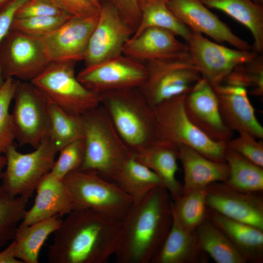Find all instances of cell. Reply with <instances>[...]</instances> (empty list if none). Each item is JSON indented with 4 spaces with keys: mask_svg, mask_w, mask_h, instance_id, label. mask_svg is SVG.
<instances>
[{
    "mask_svg": "<svg viewBox=\"0 0 263 263\" xmlns=\"http://www.w3.org/2000/svg\"><path fill=\"white\" fill-rule=\"evenodd\" d=\"M144 63L147 77L139 89L152 107L186 95L201 77L188 51Z\"/></svg>",
    "mask_w": 263,
    "mask_h": 263,
    "instance_id": "obj_6",
    "label": "cell"
},
{
    "mask_svg": "<svg viewBox=\"0 0 263 263\" xmlns=\"http://www.w3.org/2000/svg\"><path fill=\"white\" fill-rule=\"evenodd\" d=\"M178 155L184 171L183 194L214 183L225 182L228 178V167L225 162L211 160L183 145L178 147Z\"/></svg>",
    "mask_w": 263,
    "mask_h": 263,
    "instance_id": "obj_22",
    "label": "cell"
},
{
    "mask_svg": "<svg viewBox=\"0 0 263 263\" xmlns=\"http://www.w3.org/2000/svg\"><path fill=\"white\" fill-rule=\"evenodd\" d=\"M201 250L217 263H246L226 236L206 219L195 230Z\"/></svg>",
    "mask_w": 263,
    "mask_h": 263,
    "instance_id": "obj_31",
    "label": "cell"
},
{
    "mask_svg": "<svg viewBox=\"0 0 263 263\" xmlns=\"http://www.w3.org/2000/svg\"><path fill=\"white\" fill-rule=\"evenodd\" d=\"M69 15L55 16L15 17L11 29L38 37L52 32L70 18Z\"/></svg>",
    "mask_w": 263,
    "mask_h": 263,
    "instance_id": "obj_36",
    "label": "cell"
},
{
    "mask_svg": "<svg viewBox=\"0 0 263 263\" xmlns=\"http://www.w3.org/2000/svg\"><path fill=\"white\" fill-rule=\"evenodd\" d=\"M0 263H22L15 256L14 244L12 241L0 252Z\"/></svg>",
    "mask_w": 263,
    "mask_h": 263,
    "instance_id": "obj_43",
    "label": "cell"
},
{
    "mask_svg": "<svg viewBox=\"0 0 263 263\" xmlns=\"http://www.w3.org/2000/svg\"><path fill=\"white\" fill-rule=\"evenodd\" d=\"M28 200L11 195L0 185V248L13 240L26 212Z\"/></svg>",
    "mask_w": 263,
    "mask_h": 263,
    "instance_id": "obj_34",
    "label": "cell"
},
{
    "mask_svg": "<svg viewBox=\"0 0 263 263\" xmlns=\"http://www.w3.org/2000/svg\"><path fill=\"white\" fill-rule=\"evenodd\" d=\"M34 149L31 152L23 153L13 145L4 154L6 165L0 185L13 196L29 199L41 180L52 169L58 151L49 137Z\"/></svg>",
    "mask_w": 263,
    "mask_h": 263,
    "instance_id": "obj_9",
    "label": "cell"
},
{
    "mask_svg": "<svg viewBox=\"0 0 263 263\" xmlns=\"http://www.w3.org/2000/svg\"><path fill=\"white\" fill-rule=\"evenodd\" d=\"M36 191L34 203L26 210L19 225H30L55 216L61 217L74 209L72 198L63 180L51 172L41 180Z\"/></svg>",
    "mask_w": 263,
    "mask_h": 263,
    "instance_id": "obj_20",
    "label": "cell"
},
{
    "mask_svg": "<svg viewBox=\"0 0 263 263\" xmlns=\"http://www.w3.org/2000/svg\"><path fill=\"white\" fill-rule=\"evenodd\" d=\"M144 62L123 54L91 66L77 75L78 80L96 94L139 88L147 77Z\"/></svg>",
    "mask_w": 263,
    "mask_h": 263,
    "instance_id": "obj_13",
    "label": "cell"
},
{
    "mask_svg": "<svg viewBox=\"0 0 263 263\" xmlns=\"http://www.w3.org/2000/svg\"><path fill=\"white\" fill-rule=\"evenodd\" d=\"M168 5L190 31L207 35L219 43H227L238 49L252 50L246 41L235 35L200 0H168Z\"/></svg>",
    "mask_w": 263,
    "mask_h": 263,
    "instance_id": "obj_18",
    "label": "cell"
},
{
    "mask_svg": "<svg viewBox=\"0 0 263 263\" xmlns=\"http://www.w3.org/2000/svg\"><path fill=\"white\" fill-rule=\"evenodd\" d=\"M51 63L42 37L10 29L0 44V73L4 80L30 81Z\"/></svg>",
    "mask_w": 263,
    "mask_h": 263,
    "instance_id": "obj_10",
    "label": "cell"
},
{
    "mask_svg": "<svg viewBox=\"0 0 263 263\" xmlns=\"http://www.w3.org/2000/svg\"><path fill=\"white\" fill-rule=\"evenodd\" d=\"M206 219L229 239L247 263L263 262V230L231 219L207 207Z\"/></svg>",
    "mask_w": 263,
    "mask_h": 263,
    "instance_id": "obj_23",
    "label": "cell"
},
{
    "mask_svg": "<svg viewBox=\"0 0 263 263\" xmlns=\"http://www.w3.org/2000/svg\"><path fill=\"white\" fill-rule=\"evenodd\" d=\"M101 2H108L113 5L133 33L140 21V12L138 0H100Z\"/></svg>",
    "mask_w": 263,
    "mask_h": 263,
    "instance_id": "obj_40",
    "label": "cell"
},
{
    "mask_svg": "<svg viewBox=\"0 0 263 263\" xmlns=\"http://www.w3.org/2000/svg\"><path fill=\"white\" fill-rule=\"evenodd\" d=\"M66 14L68 15L46 0H29L17 11L15 17L55 16Z\"/></svg>",
    "mask_w": 263,
    "mask_h": 263,
    "instance_id": "obj_39",
    "label": "cell"
},
{
    "mask_svg": "<svg viewBox=\"0 0 263 263\" xmlns=\"http://www.w3.org/2000/svg\"><path fill=\"white\" fill-rule=\"evenodd\" d=\"M13 100L15 140L35 149L48 136V99L30 81L18 80Z\"/></svg>",
    "mask_w": 263,
    "mask_h": 263,
    "instance_id": "obj_11",
    "label": "cell"
},
{
    "mask_svg": "<svg viewBox=\"0 0 263 263\" xmlns=\"http://www.w3.org/2000/svg\"><path fill=\"white\" fill-rule=\"evenodd\" d=\"M254 2L260 5L263 4V0H252Z\"/></svg>",
    "mask_w": 263,
    "mask_h": 263,
    "instance_id": "obj_47",
    "label": "cell"
},
{
    "mask_svg": "<svg viewBox=\"0 0 263 263\" xmlns=\"http://www.w3.org/2000/svg\"><path fill=\"white\" fill-rule=\"evenodd\" d=\"M75 62H51L30 82L50 100L66 112L80 116L100 105V95L77 79Z\"/></svg>",
    "mask_w": 263,
    "mask_h": 263,
    "instance_id": "obj_8",
    "label": "cell"
},
{
    "mask_svg": "<svg viewBox=\"0 0 263 263\" xmlns=\"http://www.w3.org/2000/svg\"><path fill=\"white\" fill-rule=\"evenodd\" d=\"M6 165V158L4 154L0 155V183L3 170Z\"/></svg>",
    "mask_w": 263,
    "mask_h": 263,
    "instance_id": "obj_44",
    "label": "cell"
},
{
    "mask_svg": "<svg viewBox=\"0 0 263 263\" xmlns=\"http://www.w3.org/2000/svg\"><path fill=\"white\" fill-rule=\"evenodd\" d=\"M112 182L128 194L133 202L141 199L157 187H164L156 173L139 161L133 152L118 171Z\"/></svg>",
    "mask_w": 263,
    "mask_h": 263,
    "instance_id": "obj_28",
    "label": "cell"
},
{
    "mask_svg": "<svg viewBox=\"0 0 263 263\" xmlns=\"http://www.w3.org/2000/svg\"><path fill=\"white\" fill-rule=\"evenodd\" d=\"M171 197L157 187L133 202L123 218L114 255L119 263H150L172 223Z\"/></svg>",
    "mask_w": 263,
    "mask_h": 263,
    "instance_id": "obj_2",
    "label": "cell"
},
{
    "mask_svg": "<svg viewBox=\"0 0 263 263\" xmlns=\"http://www.w3.org/2000/svg\"><path fill=\"white\" fill-rule=\"evenodd\" d=\"M225 161L228 167V176L224 182L227 186L244 192H263V167L254 164L227 146Z\"/></svg>",
    "mask_w": 263,
    "mask_h": 263,
    "instance_id": "obj_30",
    "label": "cell"
},
{
    "mask_svg": "<svg viewBox=\"0 0 263 263\" xmlns=\"http://www.w3.org/2000/svg\"><path fill=\"white\" fill-rule=\"evenodd\" d=\"M75 209H91L121 220L133 202L115 183L95 172L77 169L63 179Z\"/></svg>",
    "mask_w": 263,
    "mask_h": 263,
    "instance_id": "obj_7",
    "label": "cell"
},
{
    "mask_svg": "<svg viewBox=\"0 0 263 263\" xmlns=\"http://www.w3.org/2000/svg\"><path fill=\"white\" fill-rule=\"evenodd\" d=\"M195 231L187 233L173 221L160 249L150 263H199L205 261Z\"/></svg>",
    "mask_w": 263,
    "mask_h": 263,
    "instance_id": "obj_25",
    "label": "cell"
},
{
    "mask_svg": "<svg viewBox=\"0 0 263 263\" xmlns=\"http://www.w3.org/2000/svg\"><path fill=\"white\" fill-rule=\"evenodd\" d=\"M92 5L95 7L98 11L99 10L101 2L100 0H87Z\"/></svg>",
    "mask_w": 263,
    "mask_h": 263,
    "instance_id": "obj_45",
    "label": "cell"
},
{
    "mask_svg": "<svg viewBox=\"0 0 263 263\" xmlns=\"http://www.w3.org/2000/svg\"><path fill=\"white\" fill-rule=\"evenodd\" d=\"M168 2V0H138L140 21L132 37L147 28L157 27L169 30L186 41L191 31L171 11Z\"/></svg>",
    "mask_w": 263,
    "mask_h": 263,
    "instance_id": "obj_29",
    "label": "cell"
},
{
    "mask_svg": "<svg viewBox=\"0 0 263 263\" xmlns=\"http://www.w3.org/2000/svg\"><path fill=\"white\" fill-rule=\"evenodd\" d=\"M48 112V136L58 152L69 143L82 138L83 124L81 115H75L66 112L49 99Z\"/></svg>",
    "mask_w": 263,
    "mask_h": 263,
    "instance_id": "obj_33",
    "label": "cell"
},
{
    "mask_svg": "<svg viewBox=\"0 0 263 263\" xmlns=\"http://www.w3.org/2000/svg\"><path fill=\"white\" fill-rule=\"evenodd\" d=\"M207 207L228 218L263 230V197L261 193L234 189L224 182L207 187Z\"/></svg>",
    "mask_w": 263,
    "mask_h": 263,
    "instance_id": "obj_17",
    "label": "cell"
},
{
    "mask_svg": "<svg viewBox=\"0 0 263 263\" xmlns=\"http://www.w3.org/2000/svg\"><path fill=\"white\" fill-rule=\"evenodd\" d=\"M207 187L183 194L171 203L172 220L187 233L194 232L206 219Z\"/></svg>",
    "mask_w": 263,
    "mask_h": 263,
    "instance_id": "obj_32",
    "label": "cell"
},
{
    "mask_svg": "<svg viewBox=\"0 0 263 263\" xmlns=\"http://www.w3.org/2000/svg\"><path fill=\"white\" fill-rule=\"evenodd\" d=\"M237 137L226 142L228 148L236 151L254 164L263 167V143L261 140L244 132H239Z\"/></svg>",
    "mask_w": 263,
    "mask_h": 263,
    "instance_id": "obj_38",
    "label": "cell"
},
{
    "mask_svg": "<svg viewBox=\"0 0 263 263\" xmlns=\"http://www.w3.org/2000/svg\"><path fill=\"white\" fill-rule=\"evenodd\" d=\"M121 222L91 209H75L54 232L51 263H105L114 255Z\"/></svg>",
    "mask_w": 263,
    "mask_h": 263,
    "instance_id": "obj_1",
    "label": "cell"
},
{
    "mask_svg": "<svg viewBox=\"0 0 263 263\" xmlns=\"http://www.w3.org/2000/svg\"><path fill=\"white\" fill-rule=\"evenodd\" d=\"M98 14L86 17H71L42 37L51 62L83 61Z\"/></svg>",
    "mask_w": 263,
    "mask_h": 263,
    "instance_id": "obj_16",
    "label": "cell"
},
{
    "mask_svg": "<svg viewBox=\"0 0 263 263\" xmlns=\"http://www.w3.org/2000/svg\"><path fill=\"white\" fill-rule=\"evenodd\" d=\"M55 160L51 172L63 179L69 173L80 169L84 158V146L82 138L75 140L62 148Z\"/></svg>",
    "mask_w": 263,
    "mask_h": 263,
    "instance_id": "obj_37",
    "label": "cell"
},
{
    "mask_svg": "<svg viewBox=\"0 0 263 263\" xmlns=\"http://www.w3.org/2000/svg\"><path fill=\"white\" fill-rule=\"evenodd\" d=\"M84 158L80 169L113 180L132 152L99 105L81 115Z\"/></svg>",
    "mask_w": 263,
    "mask_h": 263,
    "instance_id": "obj_4",
    "label": "cell"
},
{
    "mask_svg": "<svg viewBox=\"0 0 263 263\" xmlns=\"http://www.w3.org/2000/svg\"><path fill=\"white\" fill-rule=\"evenodd\" d=\"M62 220L61 216H55L30 225H19L12 240L15 257L22 263H38L42 246Z\"/></svg>",
    "mask_w": 263,
    "mask_h": 263,
    "instance_id": "obj_27",
    "label": "cell"
},
{
    "mask_svg": "<svg viewBox=\"0 0 263 263\" xmlns=\"http://www.w3.org/2000/svg\"><path fill=\"white\" fill-rule=\"evenodd\" d=\"M134 154L139 161L156 173L173 200L183 195L182 186L176 178L178 147L156 140Z\"/></svg>",
    "mask_w": 263,
    "mask_h": 263,
    "instance_id": "obj_24",
    "label": "cell"
},
{
    "mask_svg": "<svg viewBox=\"0 0 263 263\" xmlns=\"http://www.w3.org/2000/svg\"><path fill=\"white\" fill-rule=\"evenodd\" d=\"M29 0H12L0 11V44L11 29L17 11ZM4 80L0 73V87Z\"/></svg>",
    "mask_w": 263,
    "mask_h": 263,
    "instance_id": "obj_42",
    "label": "cell"
},
{
    "mask_svg": "<svg viewBox=\"0 0 263 263\" xmlns=\"http://www.w3.org/2000/svg\"><path fill=\"white\" fill-rule=\"evenodd\" d=\"M133 34L111 4L103 2L97 23L90 37L83 61L85 67L98 64L122 54Z\"/></svg>",
    "mask_w": 263,
    "mask_h": 263,
    "instance_id": "obj_14",
    "label": "cell"
},
{
    "mask_svg": "<svg viewBox=\"0 0 263 263\" xmlns=\"http://www.w3.org/2000/svg\"><path fill=\"white\" fill-rule=\"evenodd\" d=\"M12 0H0V7H2V9L3 8L2 7V6L4 4L5 5H7Z\"/></svg>",
    "mask_w": 263,
    "mask_h": 263,
    "instance_id": "obj_46",
    "label": "cell"
},
{
    "mask_svg": "<svg viewBox=\"0 0 263 263\" xmlns=\"http://www.w3.org/2000/svg\"><path fill=\"white\" fill-rule=\"evenodd\" d=\"M213 88L226 126L233 132H246L257 139L263 140V127L257 118L247 90L225 83Z\"/></svg>",
    "mask_w": 263,
    "mask_h": 263,
    "instance_id": "obj_19",
    "label": "cell"
},
{
    "mask_svg": "<svg viewBox=\"0 0 263 263\" xmlns=\"http://www.w3.org/2000/svg\"><path fill=\"white\" fill-rule=\"evenodd\" d=\"M176 37L165 29L148 28L131 37L124 45L122 54L145 62L188 52L187 44Z\"/></svg>",
    "mask_w": 263,
    "mask_h": 263,
    "instance_id": "obj_21",
    "label": "cell"
},
{
    "mask_svg": "<svg viewBox=\"0 0 263 263\" xmlns=\"http://www.w3.org/2000/svg\"><path fill=\"white\" fill-rule=\"evenodd\" d=\"M186 113L190 120L213 141L226 143L233 131L225 124L213 87L201 77L185 95Z\"/></svg>",
    "mask_w": 263,
    "mask_h": 263,
    "instance_id": "obj_15",
    "label": "cell"
},
{
    "mask_svg": "<svg viewBox=\"0 0 263 263\" xmlns=\"http://www.w3.org/2000/svg\"><path fill=\"white\" fill-rule=\"evenodd\" d=\"M73 17H86L98 14L99 11L87 0H46Z\"/></svg>",
    "mask_w": 263,
    "mask_h": 263,
    "instance_id": "obj_41",
    "label": "cell"
},
{
    "mask_svg": "<svg viewBox=\"0 0 263 263\" xmlns=\"http://www.w3.org/2000/svg\"><path fill=\"white\" fill-rule=\"evenodd\" d=\"M186 42L191 61L201 77L213 87L222 83L236 67L259 55L253 50L229 48L191 31Z\"/></svg>",
    "mask_w": 263,
    "mask_h": 263,
    "instance_id": "obj_12",
    "label": "cell"
},
{
    "mask_svg": "<svg viewBox=\"0 0 263 263\" xmlns=\"http://www.w3.org/2000/svg\"><path fill=\"white\" fill-rule=\"evenodd\" d=\"M207 7L225 13L246 27L252 34V50L263 52V5L252 0H200Z\"/></svg>",
    "mask_w": 263,
    "mask_h": 263,
    "instance_id": "obj_26",
    "label": "cell"
},
{
    "mask_svg": "<svg viewBox=\"0 0 263 263\" xmlns=\"http://www.w3.org/2000/svg\"><path fill=\"white\" fill-rule=\"evenodd\" d=\"M185 96L174 97L153 107L156 140L177 147L185 145L211 160L225 162L226 143L212 140L190 120L184 108Z\"/></svg>",
    "mask_w": 263,
    "mask_h": 263,
    "instance_id": "obj_5",
    "label": "cell"
},
{
    "mask_svg": "<svg viewBox=\"0 0 263 263\" xmlns=\"http://www.w3.org/2000/svg\"><path fill=\"white\" fill-rule=\"evenodd\" d=\"M100 95V105L132 152L137 153L156 141L153 107L139 88L107 92Z\"/></svg>",
    "mask_w": 263,
    "mask_h": 263,
    "instance_id": "obj_3",
    "label": "cell"
},
{
    "mask_svg": "<svg viewBox=\"0 0 263 263\" xmlns=\"http://www.w3.org/2000/svg\"><path fill=\"white\" fill-rule=\"evenodd\" d=\"M18 80L8 78L0 87V155L4 154L7 149L14 145L15 140L10 104L13 99Z\"/></svg>",
    "mask_w": 263,
    "mask_h": 263,
    "instance_id": "obj_35",
    "label": "cell"
}]
</instances>
